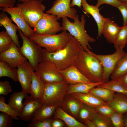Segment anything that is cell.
<instances>
[{"label": "cell", "instance_id": "6da1fadb", "mask_svg": "<svg viewBox=\"0 0 127 127\" xmlns=\"http://www.w3.org/2000/svg\"><path fill=\"white\" fill-rule=\"evenodd\" d=\"M81 46L79 41L72 36L63 49L54 52H50L43 49V60L53 62L60 70H65L74 65Z\"/></svg>", "mask_w": 127, "mask_h": 127}, {"label": "cell", "instance_id": "7a4b0ae2", "mask_svg": "<svg viewBox=\"0 0 127 127\" xmlns=\"http://www.w3.org/2000/svg\"><path fill=\"white\" fill-rule=\"evenodd\" d=\"M74 65L92 82H103V69L101 63L95 56L84 50L82 46Z\"/></svg>", "mask_w": 127, "mask_h": 127}, {"label": "cell", "instance_id": "3957f363", "mask_svg": "<svg viewBox=\"0 0 127 127\" xmlns=\"http://www.w3.org/2000/svg\"><path fill=\"white\" fill-rule=\"evenodd\" d=\"M84 14L81 15V21L79 19V16L76 14L74 19V22H71L67 17L62 18V31H67L77 39L80 42L81 46L84 50L91 49V48L89 42H94L95 39L90 36L85 30L84 26L86 21Z\"/></svg>", "mask_w": 127, "mask_h": 127}, {"label": "cell", "instance_id": "277c9868", "mask_svg": "<svg viewBox=\"0 0 127 127\" xmlns=\"http://www.w3.org/2000/svg\"><path fill=\"white\" fill-rule=\"evenodd\" d=\"M72 36L67 31L53 35H40L35 33L29 37L39 46L44 47L50 52H55L63 49Z\"/></svg>", "mask_w": 127, "mask_h": 127}, {"label": "cell", "instance_id": "5b68a950", "mask_svg": "<svg viewBox=\"0 0 127 127\" xmlns=\"http://www.w3.org/2000/svg\"><path fill=\"white\" fill-rule=\"evenodd\" d=\"M44 84L41 102L48 106L61 105L67 94L68 83L64 81Z\"/></svg>", "mask_w": 127, "mask_h": 127}, {"label": "cell", "instance_id": "8992f818", "mask_svg": "<svg viewBox=\"0 0 127 127\" xmlns=\"http://www.w3.org/2000/svg\"><path fill=\"white\" fill-rule=\"evenodd\" d=\"M16 6L20 9L28 24L31 28H34L43 16L46 8L42 1L34 0L18 3Z\"/></svg>", "mask_w": 127, "mask_h": 127}, {"label": "cell", "instance_id": "52a82bcc", "mask_svg": "<svg viewBox=\"0 0 127 127\" xmlns=\"http://www.w3.org/2000/svg\"><path fill=\"white\" fill-rule=\"evenodd\" d=\"M23 40L21 47L19 48L21 54L28 60L35 70L43 60V49L34 41L25 36L19 29L18 30Z\"/></svg>", "mask_w": 127, "mask_h": 127}, {"label": "cell", "instance_id": "ba28073f", "mask_svg": "<svg viewBox=\"0 0 127 127\" xmlns=\"http://www.w3.org/2000/svg\"><path fill=\"white\" fill-rule=\"evenodd\" d=\"M36 72L44 84L65 81L56 65L53 62L42 60L38 65Z\"/></svg>", "mask_w": 127, "mask_h": 127}, {"label": "cell", "instance_id": "9c48e42d", "mask_svg": "<svg viewBox=\"0 0 127 127\" xmlns=\"http://www.w3.org/2000/svg\"><path fill=\"white\" fill-rule=\"evenodd\" d=\"M113 53L108 55L97 54L90 51H86L96 57L101 63L103 69L104 82L109 81L115 66L119 60L125 54L123 49L118 48Z\"/></svg>", "mask_w": 127, "mask_h": 127}, {"label": "cell", "instance_id": "30bf717a", "mask_svg": "<svg viewBox=\"0 0 127 127\" xmlns=\"http://www.w3.org/2000/svg\"><path fill=\"white\" fill-rule=\"evenodd\" d=\"M56 16L44 13L34 28L35 33L40 35L56 34L62 31V26Z\"/></svg>", "mask_w": 127, "mask_h": 127}, {"label": "cell", "instance_id": "8fae6325", "mask_svg": "<svg viewBox=\"0 0 127 127\" xmlns=\"http://www.w3.org/2000/svg\"><path fill=\"white\" fill-rule=\"evenodd\" d=\"M72 0H56L52 7L45 13L56 16L58 20L64 17L72 20L75 18L77 12L74 8L70 7Z\"/></svg>", "mask_w": 127, "mask_h": 127}, {"label": "cell", "instance_id": "7c38bea8", "mask_svg": "<svg viewBox=\"0 0 127 127\" xmlns=\"http://www.w3.org/2000/svg\"><path fill=\"white\" fill-rule=\"evenodd\" d=\"M0 9L10 15L12 20L16 24L25 36L29 38L35 33L34 30L32 29L25 20L19 7L17 6L2 7Z\"/></svg>", "mask_w": 127, "mask_h": 127}, {"label": "cell", "instance_id": "4fadbf2b", "mask_svg": "<svg viewBox=\"0 0 127 127\" xmlns=\"http://www.w3.org/2000/svg\"><path fill=\"white\" fill-rule=\"evenodd\" d=\"M17 67V79L22 91L26 94H30L32 74L35 70L27 60L19 65Z\"/></svg>", "mask_w": 127, "mask_h": 127}, {"label": "cell", "instance_id": "5bb4252c", "mask_svg": "<svg viewBox=\"0 0 127 127\" xmlns=\"http://www.w3.org/2000/svg\"><path fill=\"white\" fill-rule=\"evenodd\" d=\"M27 60L26 57L21 54L19 51V48L13 41L8 49L0 53V61L7 63L13 68L17 67Z\"/></svg>", "mask_w": 127, "mask_h": 127}, {"label": "cell", "instance_id": "9a60e30c", "mask_svg": "<svg viewBox=\"0 0 127 127\" xmlns=\"http://www.w3.org/2000/svg\"><path fill=\"white\" fill-rule=\"evenodd\" d=\"M42 103L31 96H28L23 102L19 119L24 121H31L33 118L34 113Z\"/></svg>", "mask_w": 127, "mask_h": 127}, {"label": "cell", "instance_id": "2e32d148", "mask_svg": "<svg viewBox=\"0 0 127 127\" xmlns=\"http://www.w3.org/2000/svg\"><path fill=\"white\" fill-rule=\"evenodd\" d=\"M60 71L65 81L69 84L92 82L81 73L74 65Z\"/></svg>", "mask_w": 127, "mask_h": 127}, {"label": "cell", "instance_id": "e0dca14e", "mask_svg": "<svg viewBox=\"0 0 127 127\" xmlns=\"http://www.w3.org/2000/svg\"><path fill=\"white\" fill-rule=\"evenodd\" d=\"M11 19L8 16L5 12L3 11L0 14V24L5 28L6 32L12 38L13 41L19 48L20 47V43L16 32L19 29L16 25L13 24Z\"/></svg>", "mask_w": 127, "mask_h": 127}, {"label": "cell", "instance_id": "ac0fdd59", "mask_svg": "<svg viewBox=\"0 0 127 127\" xmlns=\"http://www.w3.org/2000/svg\"><path fill=\"white\" fill-rule=\"evenodd\" d=\"M121 28L110 18H104L103 34L108 43L113 44Z\"/></svg>", "mask_w": 127, "mask_h": 127}, {"label": "cell", "instance_id": "d6986e66", "mask_svg": "<svg viewBox=\"0 0 127 127\" xmlns=\"http://www.w3.org/2000/svg\"><path fill=\"white\" fill-rule=\"evenodd\" d=\"M82 5L85 12L91 15L96 22L98 28L97 38L101 37L103 34V25L104 17L100 13L99 9L95 6L90 5L86 0H82Z\"/></svg>", "mask_w": 127, "mask_h": 127}, {"label": "cell", "instance_id": "ffe728a7", "mask_svg": "<svg viewBox=\"0 0 127 127\" xmlns=\"http://www.w3.org/2000/svg\"><path fill=\"white\" fill-rule=\"evenodd\" d=\"M70 95L83 104L94 108L107 103L89 93H74Z\"/></svg>", "mask_w": 127, "mask_h": 127}, {"label": "cell", "instance_id": "44dd1931", "mask_svg": "<svg viewBox=\"0 0 127 127\" xmlns=\"http://www.w3.org/2000/svg\"><path fill=\"white\" fill-rule=\"evenodd\" d=\"M45 87L44 84L34 71L32 74L31 86V96L41 101Z\"/></svg>", "mask_w": 127, "mask_h": 127}, {"label": "cell", "instance_id": "7402d4cb", "mask_svg": "<svg viewBox=\"0 0 127 127\" xmlns=\"http://www.w3.org/2000/svg\"><path fill=\"white\" fill-rule=\"evenodd\" d=\"M53 119H59L62 120L69 127H87L85 124L79 122L58 106L56 108Z\"/></svg>", "mask_w": 127, "mask_h": 127}, {"label": "cell", "instance_id": "603a6c76", "mask_svg": "<svg viewBox=\"0 0 127 127\" xmlns=\"http://www.w3.org/2000/svg\"><path fill=\"white\" fill-rule=\"evenodd\" d=\"M57 105L48 106L42 103L34 113L33 118L31 121L43 120L52 118Z\"/></svg>", "mask_w": 127, "mask_h": 127}, {"label": "cell", "instance_id": "cb8c5ba5", "mask_svg": "<svg viewBox=\"0 0 127 127\" xmlns=\"http://www.w3.org/2000/svg\"><path fill=\"white\" fill-rule=\"evenodd\" d=\"M107 102L115 111L123 114L127 113V95L115 94L113 99Z\"/></svg>", "mask_w": 127, "mask_h": 127}, {"label": "cell", "instance_id": "d4e9b609", "mask_svg": "<svg viewBox=\"0 0 127 127\" xmlns=\"http://www.w3.org/2000/svg\"><path fill=\"white\" fill-rule=\"evenodd\" d=\"M103 82L91 83H80L73 84H69L67 94L74 93H87L92 88L101 84Z\"/></svg>", "mask_w": 127, "mask_h": 127}, {"label": "cell", "instance_id": "484cf974", "mask_svg": "<svg viewBox=\"0 0 127 127\" xmlns=\"http://www.w3.org/2000/svg\"><path fill=\"white\" fill-rule=\"evenodd\" d=\"M28 96L22 91L20 92H13L10 96L8 104L17 112L20 113L23 105L22 100Z\"/></svg>", "mask_w": 127, "mask_h": 127}, {"label": "cell", "instance_id": "4316f807", "mask_svg": "<svg viewBox=\"0 0 127 127\" xmlns=\"http://www.w3.org/2000/svg\"><path fill=\"white\" fill-rule=\"evenodd\" d=\"M115 92L105 88L94 87L89 91V93L105 102L111 100L113 98Z\"/></svg>", "mask_w": 127, "mask_h": 127}, {"label": "cell", "instance_id": "83f0119b", "mask_svg": "<svg viewBox=\"0 0 127 127\" xmlns=\"http://www.w3.org/2000/svg\"><path fill=\"white\" fill-rule=\"evenodd\" d=\"M97 87L107 88L115 92L127 95V87L116 79L104 82Z\"/></svg>", "mask_w": 127, "mask_h": 127}, {"label": "cell", "instance_id": "f1b7e54d", "mask_svg": "<svg viewBox=\"0 0 127 127\" xmlns=\"http://www.w3.org/2000/svg\"><path fill=\"white\" fill-rule=\"evenodd\" d=\"M127 72V53L118 61L111 73V79H116Z\"/></svg>", "mask_w": 127, "mask_h": 127}, {"label": "cell", "instance_id": "f546056e", "mask_svg": "<svg viewBox=\"0 0 127 127\" xmlns=\"http://www.w3.org/2000/svg\"><path fill=\"white\" fill-rule=\"evenodd\" d=\"M64 99V106L73 116L75 118H77L80 110L83 104L71 95L67 97L65 99Z\"/></svg>", "mask_w": 127, "mask_h": 127}, {"label": "cell", "instance_id": "4dcf8cb0", "mask_svg": "<svg viewBox=\"0 0 127 127\" xmlns=\"http://www.w3.org/2000/svg\"><path fill=\"white\" fill-rule=\"evenodd\" d=\"M9 77L14 81H18L17 69L11 67L7 63L0 61V77Z\"/></svg>", "mask_w": 127, "mask_h": 127}, {"label": "cell", "instance_id": "1f68e13d", "mask_svg": "<svg viewBox=\"0 0 127 127\" xmlns=\"http://www.w3.org/2000/svg\"><path fill=\"white\" fill-rule=\"evenodd\" d=\"M127 43V25L121 27L113 43L116 49L118 48L123 49Z\"/></svg>", "mask_w": 127, "mask_h": 127}, {"label": "cell", "instance_id": "d6a6232c", "mask_svg": "<svg viewBox=\"0 0 127 127\" xmlns=\"http://www.w3.org/2000/svg\"><path fill=\"white\" fill-rule=\"evenodd\" d=\"M5 98L3 95L0 96V111L11 116L13 119L19 120L20 113L17 112L11 106L5 102Z\"/></svg>", "mask_w": 127, "mask_h": 127}, {"label": "cell", "instance_id": "836d02e7", "mask_svg": "<svg viewBox=\"0 0 127 127\" xmlns=\"http://www.w3.org/2000/svg\"><path fill=\"white\" fill-rule=\"evenodd\" d=\"M96 127H111L113 126L110 118L97 111L91 120Z\"/></svg>", "mask_w": 127, "mask_h": 127}, {"label": "cell", "instance_id": "e575fe53", "mask_svg": "<svg viewBox=\"0 0 127 127\" xmlns=\"http://www.w3.org/2000/svg\"><path fill=\"white\" fill-rule=\"evenodd\" d=\"M13 41L12 38L6 31L1 32H0V53L8 49Z\"/></svg>", "mask_w": 127, "mask_h": 127}, {"label": "cell", "instance_id": "d590c367", "mask_svg": "<svg viewBox=\"0 0 127 127\" xmlns=\"http://www.w3.org/2000/svg\"><path fill=\"white\" fill-rule=\"evenodd\" d=\"M96 112L94 108L83 104L79 111V115L82 119L91 120Z\"/></svg>", "mask_w": 127, "mask_h": 127}, {"label": "cell", "instance_id": "8d00e7d4", "mask_svg": "<svg viewBox=\"0 0 127 127\" xmlns=\"http://www.w3.org/2000/svg\"><path fill=\"white\" fill-rule=\"evenodd\" d=\"M123 114L122 113L115 111L112 115L110 119L113 126L115 127L125 126Z\"/></svg>", "mask_w": 127, "mask_h": 127}, {"label": "cell", "instance_id": "74e56055", "mask_svg": "<svg viewBox=\"0 0 127 127\" xmlns=\"http://www.w3.org/2000/svg\"><path fill=\"white\" fill-rule=\"evenodd\" d=\"M94 108L98 112L110 118L115 112L107 103L100 105Z\"/></svg>", "mask_w": 127, "mask_h": 127}, {"label": "cell", "instance_id": "f35d334b", "mask_svg": "<svg viewBox=\"0 0 127 127\" xmlns=\"http://www.w3.org/2000/svg\"><path fill=\"white\" fill-rule=\"evenodd\" d=\"M53 120L52 117L43 120L30 121L28 126L29 127H52Z\"/></svg>", "mask_w": 127, "mask_h": 127}, {"label": "cell", "instance_id": "ab89813d", "mask_svg": "<svg viewBox=\"0 0 127 127\" xmlns=\"http://www.w3.org/2000/svg\"><path fill=\"white\" fill-rule=\"evenodd\" d=\"M12 117L5 113H0V127H12L13 123Z\"/></svg>", "mask_w": 127, "mask_h": 127}, {"label": "cell", "instance_id": "60d3db41", "mask_svg": "<svg viewBox=\"0 0 127 127\" xmlns=\"http://www.w3.org/2000/svg\"><path fill=\"white\" fill-rule=\"evenodd\" d=\"M12 91V87L8 81H0V95L7 96Z\"/></svg>", "mask_w": 127, "mask_h": 127}, {"label": "cell", "instance_id": "b9f144b4", "mask_svg": "<svg viewBox=\"0 0 127 127\" xmlns=\"http://www.w3.org/2000/svg\"><path fill=\"white\" fill-rule=\"evenodd\" d=\"M122 2L119 0H97V3L95 6L99 8L103 4H107L117 8Z\"/></svg>", "mask_w": 127, "mask_h": 127}, {"label": "cell", "instance_id": "7bdbcfd3", "mask_svg": "<svg viewBox=\"0 0 127 127\" xmlns=\"http://www.w3.org/2000/svg\"><path fill=\"white\" fill-rule=\"evenodd\" d=\"M117 8L122 15L123 25H127V3L122 2Z\"/></svg>", "mask_w": 127, "mask_h": 127}, {"label": "cell", "instance_id": "ee69618b", "mask_svg": "<svg viewBox=\"0 0 127 127\" xmlns=\"http://www.w3.org/2000/svg\"><path fill=\"white\" fill-rule=\"evenodd\" d=\"M16 0H0V7L11 8L15 7Z\"/></svg>", "mask_w": 127, "mask_h": 127}, {"label": "cell", "instance_id": "f6af8a7d", "mask_svg": "<svg viewBox=\"0 0 127 127\" xmlns=\"http://www.w3.org/2000/svg\"><path fill=\"white\" fill-rule=\"evenodd\" d=\"M63 123L57 119H53L52 123V127H62L64 126Z\"/></svg>", "mask_w": 127, "mask_h": 127}, {"label": "cell", "instance_id": "bcb514c9", "mask_svg": "<svg viewBox=\"0 0 127 127\" xmlns=\"http://www.w3.org/2000/svg\"><path fill=\"white\" fill-rule=\"evenodd\" d=\"M116 79L121 82L127 87V72Z\"/></svg>", "mask_w": 127, "mask_h": 127}, {"label": "cell", "instance_id": "7dc6e473", "mask_svg": "<svg viewBox=\"0 0 127 127\" xmlns=\"http://www.w3.org/2000/svg\"><path fill=\"white\" fill-rule=\"evenodd\" d=\"M82 0H72L70 4V7H73L75 6H77L81 8L82 5Z\"/></svg>", "mask_w": 127, "mask_h": 127}, {"label": "cell", "instance_id": "c3c4849f", "mask_svg": "<svg viewBox=\"0 0 127 127\" xmlns=\"http://www.w3.org/2000/svg\"><path fill=\"white\" fill-rule=\"evenodd\" d=\"M84 121L85 125L87 127H96L94 123L91 120L89 119H86Z\"/></svg>", "mask_w": 127, "mask_h": 127}, {"label": "cell", "instance_id": "681fc988", "mask_svg": "<svg viewBox=\"0 0 127 127\" xmlns=\"http://www.w3.org/2000/svg\"><path fill=\"white\" fill-rule=\"evenodd\" d=\"M31 0H36L38 1H43L45 0H18V2L21 3L22 2H25Z\"/></svg>", "mask_w": 127, "mask_h": 127}, {"label": "cell", "instance_id": "f907efd6", "mask_svg": "<svg viewBox=\"0 0 127 127\" xmlns=\"http://www.w3.org/2000/svg\"><path fill=\"white\" fill-rule=\"evenodd\" d=\"M125 126L127 127V118H126L125 121H124Z\"/></svg>", "mask_w": 127, "mask_h": 127}, {"label": "cell", "instance_id": "816d5d0a", "mask_svg": "<svg viewBox=\"0 0 127 127\" xmlns=\"http://www.w3.org/2000/svg\"><path fill=\"white\" fill-rule=\"evenodd\" d=\"M122 2L127 3V0H119Z\"/></svg>", "mask_w": 127, "mask_h": 127}]
</instances>
